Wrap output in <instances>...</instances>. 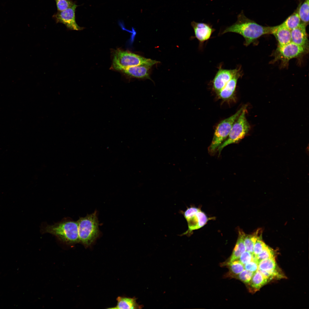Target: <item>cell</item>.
<instances>
[{
	"label": "cell",
	"instance_id": "18",
	"mask_svg": "<svg viewBox=\"0 0 309 309\" xmlns=\"http://www.w3.org/2000/svg\"><path fill=\"white\" fill-rule=\"evenodd\" d=\"M116 306L110 309H139L142 308L136 302L135 298L118 297Z\"/></svg>",
	"mask_w": 309,
	"mask_h": 309
},
{
	"label": "cell",
	"instance_id": "30",
	"mask_svg": "<svg viewBox=\"0 0 309 309\" xmlns=\"http://www.w3.org/2000/svg\"><path fill=\"white\" fill-rule=\"evenodd\" d=\"M244 267L247 270L255 272L258 270V263L253 260L245 264Z\"/></svg>",
	"mask_w": 309,
	"mask_h": 309
},
{
	"label": "cell",
	"instance_id": "9",
	"mask_svg": "<svg viewBox=\"0 0 309 309\" xmlns=\"http://www.w3.org/2000/svg\"><path fill=\"white\" fill-rule=\"evenodd\" d=\"M78 6L75 3L71 7L62 11H58L53 16L57 23L64 24L69 29L80 30L83 28L78 26L76 21L75 11Z\"/></svg>",
	"mask_w": 309,
	"mask_h": 309
},
{
	"label": "cell",
	"instance_id": "14",
	"mask_svg": "<svg viewBox=\"0 0 309 309\" xmlns=\"http://www.w3.org/2000/svg\"><path fill=\"white\" fill-rule=\"evenodd\" d=\"M272 34L278 42V46L281 47L292 42L291 31L283 23L274 26Z\"/></svg>",
	"mask_w": 309,
	"mask_h": 309
},
{
	"label": "cell",
	"instance_id": "21",
	"mask_svg": "<svg viewBox=\"0 0 309 309\" xmlns=\"http://www.w3.org/2000/svg\"><path fill=\"white\" fill-rule=\"evenodd\" d=\"M309 0H305L299 5L298 14L302 23L307 26L309 23Z\"/></svg>",
	"mask_w": 309,
	"mask_h": 309
},
{
	"label": "cell",
	"instance_id": "23",
	"mask_svg": "<svg viewBox=\"0 0 309 309\" xmlns=\"http://www.w3.org/2000/svg\"><path fill=\"white\" fill-rule=\"evenodd\" d=\"M226 264L228 266L230 272L232 275H237L245 269L244 265L239 261L227 262Z\"/></svg>",
	"mask_w": 309,
	"mask_h": 309
},
{
	"label": "cell",
	"instance_id": "24",
	"mask_svg": "<svg viewBox=\"0 0 309 309\" xmlns=\"http://www.w3.org/2000/svg\"><path fill=\"white\" fill-rule=\"evenodd\" d=\"M274 255L273 250L267 245L259 254L254 255L255 260L258 264L262 260L274 257Z\"/></svg>",
	"mask_w": 309,
	"mask_h": 309
},
{
	"label": "cell",
	"instance_id": "4",
	"mask_svg": "<svg viewBox=\"0 0 309 309\" xmlns=\"http://www.w3.org/2000/svg\"><path fill=\"white\" fill-rule=\"evenodd\" d=\"M77 222L80 242L86 246L90 245L99 234L96 212L81 217Z\"/></svg>",
	"mask_w": 309,
	"mask_h": 309
},
{
	"label": "cell",
	"instance_id": "28",
	"mask_svg": "<svg viewBox=\"0 0 309 309\" xmlns=\"http://www.w3.org/2000/svg\"><path fill=\"white\" fill-rule=\"evenodd\" d=\"M262 240V237L258 239L255 242L253 249V254L256 256L261 253L267 246Z\"/></svg>",
	"mask_w": 309,
	"mask_h": 309
},
{
	"label": "cell",
	"instance_id": "16",
	"mask_svg": "<svg viewBox=\"0 0 309 309\" xmlns=\"http://www.w3.org/2000/svg\"><path fill=\"white\" fill-rule=\"evenodd\" d=\"M238 237L235 246L228 261L232 262L239 259L242 253L246 251L244 242L245 233L241 230H239Z\"/></svg>",
	"mask_w": 309,
	"mask_h": 309
},
{
	"label": "cell",
	"instance_id": "25",
	"mask_svg": "<svg viewBox=\"0 0 309 309\" xmlns=\"http://www.w3.org/2000/svg\"><path fill=\"white\" fill-rule=\"evenodd\" d=\"M259 270L263 275L268 280V281L273 279L282 278L284 277L283 275L280 273L276 269L269 271Z\"/></svg>",
	"mask_w": 309,
	"mask_h": 309
},
{
	"label": "cell",
	"instance_id": "27",
	"mask_svg": "<svg viewBox=\"0 0 309 309\" xmlns=\"http://www.w3.org/2000/svg\"><path fill=\"white\" fill-rule=\"evenodd\" d=\"M58 11H62L72 6L75 3L70 0H54Z\"/></svg>",
	"mask_w": 309,
	"mask_h": 309
},
{
	"label": "cell",
	"instance_id": "13",
	"mask_svg": "<svg viewBox=\"0 0 309 309\" xmlns=\"http://www.w3.org/2000/svg\"><path fill=\"white\" fill-rule=\"evenodd\" d=\"M306 25L302 23L291 31V41L294 43L308 49V40L306 30Z\"/></svg>",
	"mask_w": 309,
	"mask_h": 309
},
{
	"label": "cell",
	"instance_id": "3",
	"mask_svg": "<svg viewBox=\"0 0 309 309\" xmlns=\"http://www.w3.org/2000/svg\"><path fill=\"white\" fill-rule=\"evenodd\" d=\"M158 63L156 60L146 58L130 52L118 49L113 52L112 65L114 69L121 71L141 65L152 67Z\"/></svg>",
	"mask_w": 309,
	"mask_h": 309
},
{
	"label": "cell",
	"instance_id": "5",
	"mask_svg": "<svg viewBox=\"0 0 309 309\" xmlns=\"http://www.w3.org/2000/svg\"><path fill=\"white\" fill-rule=\"evenodd\" d=\"M244 106L241 107L235 114L221 121L217 125L211 142L208 150L213 154L217 150L221 144L228 136L234 122L241 112Z\"/></svg>",
	"mask_w": 309,
	"mask_h": 309
},
{
	"label": "cell",
	"instance_id": "11",
	"mask_svg": "<svg viewBox=\"0 0 309 309\" xmlns=\"http://www.w3.org/2000/svg\"><path fill=\"white\" fill-rule=\"evenodd\" d=\"M191 25L193 29L195 37L201 44L209 40L215 31V29L209 23L193 21Z\"/></svg>",
	"mask_w": 309,
	"mask_h": 309
},
{
	"label": "cell",
	"instance_id": "10",
	"mask_svg": "<svg viewBox=\"0 0 309 309\" xmlns=\"http://www.w3.org/2000/svg\"><path fill=\"white\" fill-rule=\"evenodd\" d=\"M240 69V66L232 70L224 69L221 66L219 67L212 81L213 87L214 90L218 93Z\"/></svg>",
	"mask_w": 309,
	"mask_h": 309
},
{
	"label": "cell",
	"instance_id": "26",
	"mask_svg": "<svg viewBox=\"0 0 309 309\" xmlns=\"http://www.w3.org/2000/svg\"><path fill=\"white\" fill-rule=\"evenodd\" d=\"M255 272L244 270L241 273L237 274L236 278L246 284H248L250 281Z\"/></svg>",
	"mask_w": 309,
	"mask_h": 309
},
{
	"label": "cell",
	"instance_id": "12",
	"mask_svg": "<svg viewBox=\"0 0 309 309\" xmlns=\"http://www.w3.org/2000/svg\"><path fill=\"white\" fill-rule=\"evenodd\" d=\"M242 76V71L240 69L228 82L224 88L217 93L220 98L226 100L233 98L238 79Z\"/></svg>",
	"mask_w": 309,
	"mask_h": 309
},
{
	"label": "cell",
	"instance_id": "15",
	"mask_svg": "<svg viewBox=\"0 0 309 309\" xmlns=\"http://www.w3.org/2000/svg\"><path fill=\"white\" fill-rule=\"evenodd\" d=\"M151 66L141 65L129 67L121 71L130 77L142 79H149V70Z\"/></svg>",
	"mask_w": 309,
	"mask_h": 309
},
{
	"label": "cell",
	"instance_id": "2",
	"mask_svg": "<svg viewBox=\"0 0 309 309\" xmlns=\"http://www.w3.org/2000/svg\"><path fill=\"white\" fill-rule=\"evenodd\" d=\"M43 232L52 234L68 244L80 242L77 221H66L48 225L44 228Z\"/></svg>",
	"mask_w": 309,
	"mask_h": 309
},
{
	"label": "cell",
	"instance_id": "17",
	"mask_svg": "<svg viewBox=\"0 0 309 309\" xmlns=\"http://www.w3.org/2000/svg\"><path fill=\"white\" fill-rule=\"evenodd\" d=\"M268 282V280L258 270L254 273L250 281L248 284L249 286V290L251 292H255Z\"/></svg>",
	"mask_w": 309,
	"mask_h": 309
},
{
	"label": "cell",
	"instance_id": "6",
	"mask_svg": "<svg viewBox=\"0 0 309 309\" xmlns=\"http://www.w3.org/2000/svg\"><path fill=\"white\" fill-rule=\"evenodd\" d=\"M246 106L244 108L238 117L234 122L230 132L227 138L218 148L219 154L226 146L238 142L248 133L250 126L246 118Z\"/></svg>",
	"mask_w": 309,
	"mask_h": 309
},
{
	"label": "cell",
	"instance_id": "1",
	"mask_svg": "<svg viewBox=\"0 0 309 309\" xmlns=\"http://www.w3.org/2000/svg\"><path fill=\"white\" fill-rule=\"evenodd\" d=\"M274 26H265L259 25L246 17L242 11L237 20L232 25L226 27L221 34L233 32L242 35L244 38V45L248 46L263 35L272 34Z\"/></svg>",
	"mask_w": 309,
	"mask_h": 309
},
{
	"label": "cell",
	"instance_id": "29",
	"mask_svg": "<svg viewBox=\"0 0 309 309\" xmlns=\"http://www.w3.org/2000/svg\"><path fill=\"white\" fill-rule=\"evenodd\" d=\"M239 258V261L245 265L253 260V254L246 251L242 253Z\"/></svg>",
	"mask_w": 309,
	"mask_h": 309
},
{
	"label": "cell",
	"instance_id": "19",
	"mask_svg": "<svg viewBox=\"0 0 309 309\" xmlns=\"http://www.w3.org/2000/svg\"><path fill=\"white\" fill-rule=\"evenodd\" d=\"M262 237V231L261 229H257L253 233L249 235L245 234L244 242L246 251L253 254V249L256 241Z\"/></svg>",
	"mask_w": 309,
	"mask_h": 309
},
{
	"label": "cell",
	"instance_id": "20",
	"mask_svg": "<svg viewBox=\"0 0 309 309\" xmlns=\"http://www.w3.org/2000/svg\"><path fill=\"white\" fill-rule=\"evenodd\" d=\"M299 5L294 12L282 23L291 31L299 26L302 23L298 14Z\"/></svg>",
	"mask_w": 309,
	"mask_h": 309
},
{
	"label": "cell",
	"instance_id": "8",
	"mask_svg": "<svg viewBox=\"0 0 309 309\" xmlns=\"http://www.w3.org/2000/svg\"><path fill=\"white\" fill-rule=\"evenodd\" d=\"M308 49L291 42L281 47L278 46L274 54V62L280 60L286 66L290 60L300 57L307 53Z\"/></svg>",
	"mask_w": 309,
	"mask_h": 309
},
{
	"label": "cell",
	"instance_id": "7",
	"mask_svg": "<svg viewBox=\"0 0 309 309\" xmlns=\"http://www.w3.org/2000/svg\"><path fill=\"white\" fill-rule=\"evenodd\" d=\"M181 212L186 219L188 225V230L181 235V236H190L193 231L201 228L211 219L200 209L194 206L188 207L185 211H181Z\"/></svg>",
	"mask_w": 309,
	"mask_h": 309
},
{
	"label": "cell",
	"instance_id": "22",
	"mask_svg": "<svg viewBox=\"0 0 309 309\" xmlns=\"http://www.w3.org/2000/svg\"><path fill=\"white\" fill-rule=\"evenodd\" d=\"M277 264L275 257L265 259L262 260L258 264V269L259 270L269 271L276 268Z\"/></svg>",
	"mask_w": 309,
	"mask_h": 309
}]
</instances>
